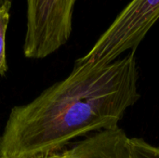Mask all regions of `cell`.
I'll use <instances>...</instances> for the list:
<instances>
[{"label": "cell", "mask_w": 159, "mask_h": 158, "mask_svg": "<svg viewBox=\"0 0 159 158\" xmlns=\"http://www.w3.org/2000/svg\"><path fill=\"white\" fill-rule=\"evenodd\" d=\"M31 158H50L49 156H41V157H31Z\"/></svg>", "instance_id": "cell-8"}, {"label": "cell", "mask_w": 159, "mask_h": 158, "mask_svg": "<svg viewBox=\"0 0 159 158\" xmlns=\"http://www.w3.org/2000/svg\"><path fill=\"white\" fill-rule=\"evenodd\" d=\"M76 0H27L23 53L28 59H44L67 43L73 29Z\"/></svg>", "instance_id": "cell-3"}, {"label": "cell", "mask_w": 159, "mask_h": 158, "mask_svg": "<svg viewBox=\"0 0 159 158\" xmlns=\"http://www.w3.org/2000/svg\"><path fill=\"white\" fill-rule=\"evenodd\" d=\"M12 0H0V9H10Z\"/></svg>", "instance_id": "cell-7"}, {"label": "cell", "mask_w": 159, "mask_h": 158, "mask_svg": "<svg viewBox=\"0 0 159 158\" xmlns=\"http://www.w3.org/2000/svg\"><path fill=\"white\" fill-rule=\"evenodd\" d=\"M9 21V9H0V76L7 71L6 54V34Z\"/></svg>", "instance_id": "cell-6"}, {"label": "cell", "mask_w": 159, "mask_h": 158, "mask_svg": "<svg viewBox=\"0 0 159 158\" xmlns=\"http://www.w3.org/2000/svg\"><path fill=\"white\" fill-rule=\"evenodd\" d=\"M130 158H159V148L143 139L131 138L129 141Z\"/></svg>", "instance_id": "cell-5"}, {"label": "cell", "mask_w": 159, "mask_h": 158, "mask_svg": "<svg viewBox=\"0 0 159 158\" xmlns=\"http://www.w3.org/2000/svg\"><path fill=\"white\" fill-rule=\"evenodd\" d=\"M136 50L108 64L75 62L63 80L11 109L0 158L48 156L91 132L118 127L140 99Z\"/></svg>", "instance_id": "cell-1"}, {"label": "cell", "mask_w": 159, "mask_h": 158, "mask_svg": "<svg viewBox=\"0 0 159 158\" xmlns=\"http://www.w3.org/2000/svg\"><path fill=\"white\" fill-rule=\"evenodd\" d=\"M129 138L119 127L103 129L50 158H130Z\"/></svg>", "instance_id": "cell-4"}, {"label": "cell", "mask_w": 159, "mask_h": 158, "mask_svg": "<svg viewBox=\"0 0 159 158\" xmlns=\"http://www.w3.org/2000/svg\"><path fill=\"white\" fill-rule=\"evenodd\" d=\"M159 20V0H131L102 34L92 47L75 61L108 64L127 51L136 50Z\"/></svg>", "instance_id": "cell-2"}]
</instances>
